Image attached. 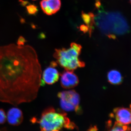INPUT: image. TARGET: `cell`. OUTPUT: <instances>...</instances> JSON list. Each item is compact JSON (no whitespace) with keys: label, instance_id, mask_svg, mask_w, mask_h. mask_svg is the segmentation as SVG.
<instances>
[{"label":"cell","instance_id":"8","mask_svg":"<svg viewBox=\"0 0 131 131\" xmlns=\"http://www.w3.org/2000/svg\"><path fill=\"white\" fill-rule=\"evenodd\" d=\"M60 76L61 86L65 89L73 88L79 83L78 77L72 71L65 70Z\"/></svg>","mask_w":131,"mask_h":131},{"label":"cell","instance_id":"9","mask_svg":"<svg viewBox=\"0 0 131 131\" xmlns=\"http://www.w3.org/2000/svg\"><path fill=\"white\" fill-rule=\"evenodd\" d=\"M6 118L8 124L14 126L19 125L24 120L23 112L17 107H12L9 109L7 114Z\"/></svg>","mask_w":131,"mask_h":131},{"label":"cell","instance_id":"19","mask_svg":"<svg viewBox=\"0 0 131 131\" xmlns=\"http://www.w3.org/2000/svg\"><path fill=\"white\" fill-rule=\"evenodd\" d=\"M33 1H36V0H33Z\"/></svg>","mask_w":131,"mask_h":131},{"label":"cell","instance_id":"17","mask_svg":"<svg viewBox=\"0 0 131 131\" xmlns=\"http://www.w3.org/2000/svg\"><path fill=\"white\" fill-rule=\"evenodd\" d=\"M130 3L131 4V0H130Z\"/></svg>","mask_w":131,"mask_h":131},{"label":"cell","instance_id":"12","mask_svg":"<svg viewBox=\"0 0 131 131\" xmlns=\"http://www.w3.org/2000/svg\"><path fill=\"white\" fill-rule=\"evenodd\" d=\"M108 131H128V126L117 122H115L113 125Z\"/></svg>","mask_w":131,"mask_h":131},{"label":"cell","instance_id":"14","mask_svg":"<svg viewBox=\"0 0 131 131\" xmlns=\"http://www.w3.org/2000/svg\"><path fill=\"white\" fill-rule=\"evenodd\" d=\"M7 120L6 114L3 109L0 108V125L4 124Z\"/></svg>","mask_w":131,"mask_h":131},{"label":"cell","instance_id":"11","mask_svg":"<svg viewBox=\"0 0 131 131\" xmlns=\"http://www.w3.org/2000/svg\"><path fill=\"white\" fill-rule=\"evenodd\" d=\"M107 77L108 82L113 85H119L123 81V77L121 73L116 70H112L108 71Z\"/></svg>","mask_w":131,"mask_h":131},{"label":"cell","instance_id":"4","mask_svg":"<svg viewBox=\"0 0 131 131\" xmlns=\"http://www.w3.org/2000/svg\"><path fill=\"white\" fill-rule=\"evenodd\" d=\"M82 46L72 43L69 48L56 49L53 56L56 63L66 70L72 71L85 66L84 62L79 58L81 52Z\"/></svg>","mask_w":131,"mask_h":131},{"label":"cell","instance_id":"10","mask_svg":"<svg viewBox=\"0 0 131 131\" xmlns=\"http://www.w3.org/2000/svg\"><path fill=\"white\" fill-rule=\"evenodd\" d=\"M60 0H42L40 7L45 14L50 15L57 13L61 7Z\"/></svg>","mask_w":131,"mask_h":131},{"label":"cell","instance_id":"5","mask_svg":"<svg viewBox=\"0 0 131 131\" xmlns=\"http://www.w3.org/2000/svg\"><path fill=\"white\" fill-rule=\"evenodd\" d=\"M58 96L61 108L64 111H75L78 113L81 112L80 107V96L75 90L62 91L58 93Z\"/></svg>","mask_w":131,"mask_h":131},{"label":"cell","instance_id":"3","mask_svg":"<svg viewBox=\"0 0 131 131\" xmlns=\"http://www.w3.org/2000/svg\"><path fill=\"white\" fill-rule=\"evenodd\" d=\"M94 22L102 32L106 35L120 34L128 31L127 24L119 14L99 9L94 18Z\"/></svg>","mask_w":131,"mask_h":131},{"label":"cell","instance_id":"18","mask_svg":"<svg viewBox=\"0 0 131 131\" xmlns=\"http://www.w3.org/2000/svg\"><path fill=\"white\" fill-rule=\"evenodd\" d=\"M94 131V130H91V131Z\"/></svg>","mask_w":131,"mask_h":131},{"label":"cell","instance_id":"1","mask_svg":"<svg viewBox=\"0 0 131 131\" xmlns=\"http://www.w3.org/2000/svg\"><path fill=\"white\" fill-rule=\"evenodd\" d=\"M35 49L15 44L0 47V102L17 106L35 100L42 84Z\"/></svg>","mask_w":131,"mask_h":131},{"label":"cell","instance_id":"2","mask_svg":"<svg viewBox=\"0 0 131 131\" xmlns=\"http://www.w3.org/2000/svg\"><path fill=\"white\" fill-rule=\"evenodd\" d=\"M32 120L39 124V131H61L64 128L73 129L75 125L66 113L57 111L52 107L46 108L38 120L35 118Z\"/></svg>","mask_w":131,"mask_h":131},{"label":"cell","instance_id":"13","mask_svg":"<svg viewBox=\"0 0 131 131\" xmlns=\"http://www.w3.org/2000/svg\"><path fill=\"white\" fill-rule=\"evenodd\" d=\"M83 19L86 24L90 26V28H91L93 25V15L91 13L88 14H83Z\"/></svg>","mask_w":131,"mask_h":131},{"label":"cell","instance_id":"16","mask_svg":"<svg viewBox=\"0 0 131 131\" xmlns=\"http://www.w3.org/2000/svg\"><path fill=\"white\" fill-rule=\"evenodd\" d=\"M130 108H131V105L130 106ZM127 126H128V131H131V126H130L129 125H127Z\"/></svg>","mask_w":131,"mask_h":131},{"label":"cell","instance_id":"7","mask_svg":"<svg viewBox=\"0 0 131 131\" xmlns=\"http://www.w3.org/2000/svg\"><path fill=\"white\" fill-rule=\"evenodd\" d=\"M111 117H113L116 122L122 125H131V108L123 107H117L114 109Z\"/></svg>","mask_w":131,"mask_h":131},{"label":"cell","instance_id":"15","mask_svg":"<svg viewBox=\"0 0 131 131\" xmlns=\"http://www.w3.org/2000/svg\"><path fill=\"white\" fill-rule=\"evenodd\" d=\"M25 42V40L24 38H20L18 39V42H17V45L20 46L24 45Z\"/></svg>","mask_w":131,"mask_h":131},{"label":"cell","instance_id":"6","mask_svg":"<svg viewBox=\"0 0 131 131\" xmlns=\"http://www.w3.org/2000/svg\"><path fill=\"white\" fill-rule=\"evenodd\" d=\"M57 66L56 62L53 61L42 73V79L45 83L51 85L58 81L60 74L57 69Z\"/></svg>","mask_w":131,"mask_h":131}]
</instances>
